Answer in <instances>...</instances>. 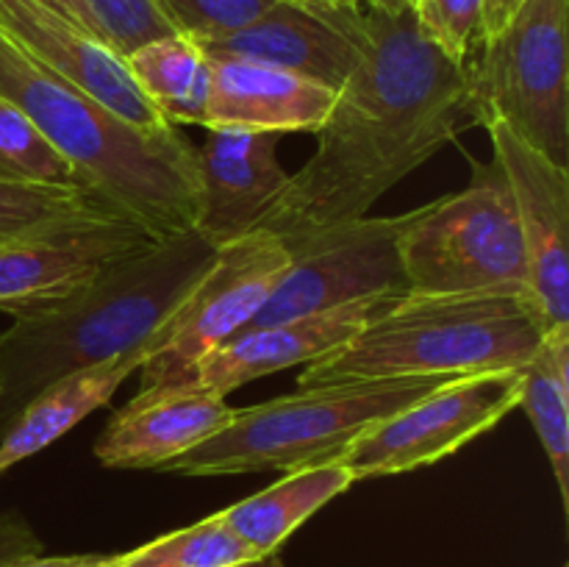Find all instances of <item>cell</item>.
Here are the masks:
<instances>
[{
	"label": "cell",
	"instance_id": "cell-14",
	"mask_svg": "<svg viewBox=\"0 0 569 567\" xmlns=\"http://www.w3.org/2000/svg\"><path fill=\"white\" fill-rule=\"evenodd\" d=\"M0 31L31 59L131 126L148 133L178 131L139 92L126 56L59 11L39 0H0Z\"/></svg>",
	"mask_w": 569,
	"mask_h": 567
},
{
	"label": "cell",
	"instance_id": "cell-9",
	"mask_svg": "<svg viewBox=\"0 0 569 567\" xmlns=\"http://www.w3.org/2000/svg\"><path fill=\"white\" fill-rule=\"evenodd\" d=\"M409 220L411 211L398 217L365 215L281 237L292 265L248 328L409 292L400 265V233Z\"/></svg>",
	"mask_w": 569,
	"mask_h": 567
},
{
	"label": "cell",
	"instance_id": "cell-7",
	"mask_svg": "<svg viewBox=\"0 0 569 567\" xmlns=\"http://www.w3.org/2000/svg\"><path fill=\"white\" fill-rule=\"evenodd\" d=\"M470 67V122H503L569 170V0H522Z\"/></svg>",
	"mask_w": 569,
	"mask_h": 567
},
{
	"label": "cell",
	"instance_id": "cell-35",
	"mask_svg": "<svg viewBox=\"0 0 569 567\" xmlns=\"http://www.w3.org/2000/svg\"><path fill=\"white\" fill-rule=\"evenodd\" d=\"M309 3H342V0H309Z\"/></svg>",
	"mask_w": 569,
	"mask_h": 567
},
{
	"label": "cell",
	"instance_id": "cell-12",
	"mask_svg": "<svg viewBox=\"0 0 569 567\" xmlns=\"http://www.w3.org/2000/svg\"><path fill=\"white\" fill-rule=\"evenodd\" d=\"M483 128L520 222L528 265L522 300L545 337L569 328V170L553 165L503 122H483Z\"/></svg>",
	"mask_w": 569,
	"mask_h": 567
},
{
	"label": "cell",
	"instance_id": "cell-32",
	"mask_svg": "<svg viewBox=\"0 0 569 567\" xmlns=\"http://www.w3.org/2000/svg\"><path fill=\"white\" fill-rule=\"evenodd\" d=\"M522 0H483V22H481V42L492 39L506 22L511 20V14L517 11Z\"/></svg>",
	"mask_w": 569,
	"mask_h": 567
},
{
	"label": "cell",
	"instance_id": "cell-27",
	"mask_svg": "<svg viewBox=\"0 0 569 567\" xmlns=\"http://www.w3.org/2000/svg\"><path fill=\"white\" fill-rule=\"evenodd\" d=\"M417 28L428 42L459 64H470V53L481 44L483 0H409Z\"/></svg>",
	"mask_w": 569,
	"mask_h": 567
},
{
	"label": "cell",
	"instance_id": "cell-28",
	"mask_svg": "<svg viewBox=\"0 0 569 567\" xmlns=\"http://www.w3.org/2000/svg\"><path fill=\"white\" fill-rule=\"evenodd\" d=\"M87 3L111 48L122 56L150 39L172 33L170 26L161 20L153 0H87Z\"/></svg>",
	"mask_w": 569,
	"mask_h": 567
},
{
	"label": "cell",
	"instance_id": "cell-10",
	"mask_svg": "<svg viewBox=\"0 0 569 567\" xmlns=\"http://www.w3.org/2000/svg\"><path fill=\"white\" fill-rule=\"evenodd\" d=\"M520 370L448 378L433 392L361 431L337 461L356 481L437 465L511 415L520 406Z\"/></svg>",
	"mask_w": 569,
	"mask_h": 567
},
{
	"label": "cell",
	"instance_id": "cell-5",
	"mask_svg": "<svg viewBox=\"0 0 569 567\" xmlns=\"http://www.w3.org/2000/svg\"><path fill=\"white\" fill-rule=\"evenodd\" d=\"M448 376L372 378L303 387L267 404L237 409L222 431L167 461L172 476H239L300 470L337 461L339 454L383 417L433 392Z\"/></svg>",
	"mask_w": 569,
	"mask_h": 567
},
{
	"label": "cell",
	"instance_id": "cell-1",
	"mask_svg": "<svg viewBox=\"0 0 569 567\" xmlns=\"http://www.w3.org/2000/svg\"><path fill=\"white\" fill-rule=\"evenodd\" d=\"M361 33L365 53L315 133L317 150L289 172L259 231L287 237L365 217L467 117L470 67L422 37L409 6L361 3Z\"/></svg>",
	"mask_w": 569,
	"mask_h": 567
},
{
	"label": "cell",
	"instance_id": "cell-26",
	"mask_svg": "<svg viewBox=\"0 0 569 567\" xmlns=\"http://www.w3.org/2000/svg\"><path fill=\"white\" fill-rule=\"evenodd\" d=\"M278 0H153L172 33L206 44L242 31Z\"/></svg>",
	"mask_w": 569,
	"mask_h": 567
},
{
	"label": "cell",
	"instance_id": "cell-21",
	"mask_svg": "<svg viewBox=\"0 0 569 567\" xmlns=\"http://www.w3.org/2000/svg\"><path fill=\"white\" fill-rule=\"evenodd\" d=\"M126 64L139 92L170 126H206L211 61L198 42L167 33L133 48Z\"/></svg>",
	"mask_w": 569,
	"mask_h": 567
},
{
	"label": "cell",
	"instance_id": "cell-11",
	"mask_svg": "<svg viewBox=\"0 0 569 567\" xmlns=\"http://www.w3.org/2000/svg\"><path fill=\"white\" fill-rule=\"evenodd\" d=\"M156 242L131 217L103 211L6 245L0 248V311L31 317L56 309Z\"/></svg>",
	"mask_w": 569,
	"mask_h": 567
},
{
	"label": "cell",
	"instance_id": "cell-36",
	"mask_svg": "<svg viewBox=\"0 0 569 567\" xmlns=\"http://www.w3.org/2000/svg\"><path fill=\"white\" fill-rule=\"evenodd\" d=\"M361 3H367V0H361Z\"/></svg>",
	"mask_w": 569,
	"mask_h": 567
},
{
	"label": "cell",
	"instance_id": "cell-23",
	"mask_svg": "<svg viewBox=\"0 0 569 567\" xmlns=\"http://www.w3.org/2000/svg\"><path fill=\"white\" fill-rule=\"evenodd\" d=\"M103 211L117 209L87 187L56 189L0 181V248Z\"/></svg>",
	"mask_w": 569,
	"mask_h": 567
},
{
	"label": "cell",
	"instance_id": "cell-8",
	"mask_svg": "<svg viewBox=\"0 0 569 567\" xmlns=\"http://www.w3.org/2000/svg\"><path fill=\"white\" fill-rule=\"evenodd\" d=\"M292 256L281 237L253 231L214 250V261L183 295L144 345L139 389H172L192 381L200 361L256 320Z\"/></svg>",
	"mask_w": 569,
	"mask_h": 567
},
{
	"label": "cell",
	"instance_id": "cell-20",
	"mask_svg": "<svg viewBox=\"0 0 569 567\" xmlns=\"http://www.w3.org/2000/svg\"><path fill=\"white\" fill-rule=\"evenodd\" d=\"M356 478L339 461L289 470L272 487L217 511L220 520L253 550L256 556L278 554L283 543L309 520L315 511L350 489Z\"/></svg>",
	"mask_w": 569,
	"mask_h": 567
},
{
	"label": "cell",
	"instance_id": "cell-37",
	"mask_svg": "<svg viewBox=\"0 0 569 567\" xmlns=\"http://www.w3.org/2000/svg\"><path fill=\"white\" fill-rule=\"evenodd\" d=\"M565 567H569V565H565Z\"/></svg>",
	"mask_w": 569,
	"mask_h": 567
},
{
	"label": "cell",
	"instance_id": "cell-24",
	"mask_svg": "<svg viewBox=\"0 0 569 567\" xmlns=\"http://www.w3.org/2000/svg\"><path fill=\"white\" fill-rule=\"evenodd\" d=\"M0 181L56 189L87 187L72 161L59 153L53 142L3 94H0Z\"/></svg>",
	"mask_w": 569,
	"mask_h": 567
},
{
	"label": "cell",
	"instance_id": "cell-34",
	"mask_svg": "<svg viewBox=\"0 0 569 567\" xmlns=\"http://www.w3.org/2000/svg\"><path fill=\"white\" fill-rule=\"evenodd\" d=\"M367 3L378 6V9H387V11H400L409 6V0H367Z\"/></svg>",
	"mask_w": 569,
	"mask_h": 567
},
{
	"label": "cell",
	"instance_id": "cell-33",
	"mask_svg": "<svg viewBox=\"0 0 569 567\" xmlns=\"http://www.w3.org/2000/svg\"><path fill=\"white\" fill-rule=\"evenodd\" d=\"M239 567H283V561L278 554H267V556H256V559L244 561V565Z\"/></svg>",
	"mask_w": 569,
	"mask_h": 567
},
{
	"label": "cell",
	"instance_id": "cell-22",
	"mask_svg": "<svg viewBox=\"0 0 569 567\" xmlns=\"http://www.w3.org/2000/svg\"><path fill=\"white\" fill-rule=\"evenodd\" d=\"M520 372V406L542 442L561 504L569 511V328L545 334Z\"/></svg>",
	"mask_w": 569,
	"mask_h": 567
},
{
	"label": "cell",
	"instance_id": "cell-19",
	"mask_svg": "<svg viewBox=\"0 0 569 567\" xmlns=\"http://www.w3.org/2000/svg\"><path fill=\"white\" fill-rule=\"evenodd\" d=\"M142 361L144 348L137 350V354L120 356L114 361H106V365L76 372V376L64 378V381L44 389L42 395H37L11 420V426L0 434V476L14 465H20V461H26L28 456L53 445L56 439L72 431L83 417L109 404L111 395L126 384L131 372L139 370Z\"/></svg>",
	"mask_w": 569,
	"mask_h": 567
},
{
	"label": "cell",
	"instance_id": "cell-25",
	"mask_svg": "<svg viewBox=\"0 0 569 567\" xmlns=\"http://www.w3.org/2000/svg\"><path fill=\"white\" fill-rule=\"evenodd\" d=\"M250 559H256L253 550L220 520V515H211L128 550L122 554V567H239Z\"/></svg>",
	"mask_w": 569,
	"mask_h": 567
},
{
	"label": "cell",
	"instance_id": "cell-3",
	"mask_svg": "<svg viewBox=\"0 0 569 567\" xmlns=\"http://www.w3.org/2000/svg\"><path fill=\"white\" fill-rule=\"evenodd\" d=\"M0 94L81 172L94 195L153 239L194 231L198 161L181 131L148 133L17 48L0 31Z\"/></svg>",
	"mask_w": 569,
	"mask_h": 567
},
{
	"label": "cell",
	"instance_id": "cell-17",
	"mask_svg": "<svg viewBox=\"0 0 569 567\" xmlns=\"http://www.w3.org/2000/svg\"><path fill=\"white\" fill-rule=\"evenodd\" d=\"M233 417L237 409L206 389H139L94 439V459L109 470H161Z\"/></svg>",
	"mask_w": 569,
	"mask_h": 567
},
{
	"label": "cell",
	"instance_id": "cell-30",
	"mask_svg": "<svg viewBox=\"0 0 569 567\" xmlns=\"http://www.w3.org/2000/svg\"><path fill=\"white\" fill-rule=\"evenodd\" d=\"M6 567H122V554H76V556H42L33 554Z\"/></svg>",
	"mask_w": 569,
	"mask_h": 567
},
{
	"label": "cell",
	"instance_id": "cell-4",
	"mask_svg": "<svg viewBox=\"0 0 569 567\" xmlns=\"http://www.w3.org/2000/svg\"><path fill=\"white\" fill-rule=\"evenodd\" d=\"M542 345L522 295L395 298L353 339L303 367L298 387L520 370Z\"/></svg>",
	"mask_w": 569,
	"mask_h": 567
},
{
	"label": "cell",
	"instance_id": "cell-29",
	"mask_svg": "<svg viewBox=\"0 0 569 567\" xmlns=\"http://www.w3.org/2000/svg\"><path fill=\"white\" fill-rule=\"evenodd\" d=\"M42 554V539L17 511H0V567Z\"/></svg>",
	"mask_w": 569,
	"mask_h": 567
},
{
	"label": "cell",
	"instance_id": "cell-31",
	"mask_svg": "<svg viewBox=\"0 0 569 567\" xmlns=\"http://www.w3.org/2000/svg\"><path fill=\"white\" fill-rule=\"evenodd\" d=\"M39 3H44L48 9H53V11H59V14H64L67 20L78 22L81 28L92 31L94 37L106 39L103 28H100V22L94 20V14H92V9H89L87 0H39ZM106 42H109V39H106Z\"/></svg>",
	"mask_w": 569,
	"mask_h": 567
},
{
	"label": "cell",
	"instance_id": "cell-6",
	"mask_svg": "<svg viewBox=\"0 0 569 567\" xmlns=\"http://www.w3.org/2000/svg\"><path fill=\"white\" fill-rule=\"evenodd\" d=\"M400 265L415 295H522L526 248L498 161H472L461 192L411 211Z\"/></svg>",
	"mask_w": 569,
	"mask_h": 567
},
{
	"label": "cell",
	"instance_id": "cell-2",
	"mask_svg": "<svg viewBox=\"0 0 569 567\" xmlns=\"http://www.w3.org/2000/svg\"><path fill=\"white\" fill-rule=\"evenodd\" d=\"M198 231L120 261L56 309L14 317L0 334V434L37 395L76 372L137 354L214 261Z\"/></svg>",
	"mask_w": 569,
	"mask_h": 567
},
{
	"label": "cell",
	"instance_id": "cell-15",
	"mask_svg": "<svg viewBox=\"0 0 569 567\" xmlns=\"http://www.w3.org/2000/svg\"><path fill=\"white\" fill-rule=\"evenodd\" d=\"M278 139L242 128H206L203 145L194 148L200 183L194 231L206 242L220 248L259 231L289 181L278 161Z\"/></svg>",
	"mask_w": 569,
	"mask_h": 567
},
{
	"label": "cell",
	"instance_id": "cell-18",
	"mask_svg": "<svg viewBox=\"0 0 569 567\" xmlns=\"http://www.w3.org/2000/svg\"><path fill=\"white\" fill-rule=\"evenodd\" d=\"M211 92L203 128L261 133H317L337 103V89L298 72L248 59H209Z\"/></svg>",
	"mask_w": 569,
	"mask_h": 567
},
{
	"label": "cell",
	"instance_id": "cell-13",
	"mask_svg": "<svg viewBox=\"0 0 569 567\" xmlns=\"http://www.w3.org/2000/svg\"><path fill=\"white\" fill-rule=\"evenodd\" d=\"M200 50L209 59H248L281 67L339 92L365 53L361 0H278L242 31L200 44Z\"/></svg>",
	"mask_w": 569,
	"mask_h": 567
},
{
	"label": "cell",
	"instance_id": "cell-16",
	"mask_svg": "<svg viewBox=\"0 0 569 567\" xmlns=\"http://www.w3.org/2000/svg\"><path fill=\"white\" fill-rule=\"evenodd\" d=\"M395 298L400 295L345 304L337 309L295 317V320L272 322V326L244 328L200 361L187 387H198L226 398L231 389L244 387L256 378L287 370V367L311 365L315 359L353 339Z\"/></svg>",
	"mask_w": 569,
	"mask_h": 567
}]
</instances>
